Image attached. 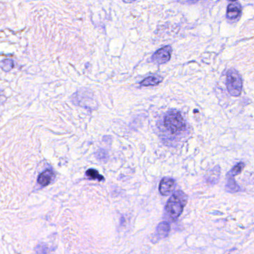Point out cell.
Here are the masks:
<instances>
[{
	"label": "cell",
	"instance_id": "obj_1",
	"mask_svg": "<svg viewBox=\"0 0 254 254\" xmlns=\"http://www.w3.org/2000/svg\"><path fill=\"white\" fill-rule=\"evenodd\" d=\"M187 201L188 196L181 190H178L171 196L166 206V212L171 219L176 221L181 216Z\"/></svg>",
	"mask_w": 254,
	"mask_h": 254
},
{
	"label": "cell",
	"instance_id": "obj_2",
	"mask_svg": "<svg viewBox=\"0 0 254 254\" xmlns=\"http://www.w3.org/2000/svg\"><path fill=\"white\" fill-rule=\"evenodd\" d=\"M164 126L172 133H181L185 129V120L179 111L172 110L165 115Z\"/></svg>",
	"mask_w": 254,
	"mask_h": 254
},
{
	"label": "cell",
	"instance_id": "obj_3",
	"mask_svg": "<svg viewBox=\"0 0 254 254\" xmlns=\"http://www.w3.org/2000/svg\"><path fill=\"white\" fill-rule=\"evenodd\" d=\"M227 90L233 96H239L242 90V79L239 72L235 69H229L226 81Z\"/></svg>",
	"mask_w": 254,
	"mask_h": 254
},
{
	"label": "cell",
	"instance_id": "obj_4",
	"mask_svg": "<svg viewBox=\"0 0 254 254\" xmlns=\"http://www.w3.org/2000/svg\"><path fill=\"white\" fill-rule=\"evenodd\" d=\"M172 49L170 46H166V47H162L160 50L156 51L153 54L151 59L154 63L157 64H163L167 63L171 59L172 56Z\"/></svg>",
	"mask_w": 254,
	"mask_h": 254
},
{
	"label": "cell",
	"instance_id": "obj_5",
	"mask_svg": "<svg viewBox=\"0 0 254 254\" xmlns=\"http://www.w3.org/2000/svg\"><path fill=\"white\" fill-rule=\"evenodd\" d=\"M175 181L173 178H163L159 184V191L163 196H169L175 190Z\"/></svg>",
	"mask_w": 254,
	"mask_h": 254
},
{
	"label": "cell",
	"instance_id": "obj_6",
	"mask_svg": "<svg viewBox=\"0 0 254 254\" xmlns=\"http://www.w3.org/2000/svg\"><path fill=\"white\" fill-rule=\"evenodd\" d=\"M242 5L239 2H230L227 6V18L230 20H236L242 14Z\"/></svg>",
	"mask_w": 254,
	"mask_h": 254
},
{
	"label": "cell",
	"instance_id": "obj_7",
	"mask_svg": "<svg viewBox=\"0 0 254 254\" xmlns=\"http://www.w3.org/2000/svg\"><path fill=\"white\" fill-rule=\"evenodd\" d=\"M170 231V224L166 221H162L157 225V229H156V236L158 239H163L168 237Z\"/></svg>",
	"mask_w": 254,
	"mask_h": 254
},
{
	"label": "cell",
	"instance_id": "obj_8",
	"mask_svg": "<svg viewBox=\"0 0 254 254\" xmlns=\"http://www.w3.org/2000/svg\"><path fill=\"white\" fill-rule=\"evenodd\" d=\"M235 177L232 176L230 174L227 175V183H226L225 189L227 192L236 193L242 191L241 187L238 185L234 179Z\"/></svg>",
	"mask_w": 254,
	"mask_h": 254
},
{
	"label": "cell",
	"instance_id": "obj_9",
	"mask_svg": "<svg viewBox=\"0 0 254 254\" xmlns=\"http://www.w3.org/2000/svg\"><path fill=\"white\" fill-rule=\"evenodd\" d=\"M54 178V172L51 169H47L41 174L38 177V184H41L43 187H47L53 181Z\"/></svg>",
	"mask_w": 254,
	"mask_h": 254
},
{
	"label": "cell",
	"instance_id": "obj_10",
	"mask_svg": "<svg viewBox=\"0 0 254 254\" xmlns=\"http://www.w3.org/2000/svg\"><path fill=\"white\" fill-rule=\"evenodd\" d=\"M163 81V78L160 75H154L147 77L140 82V85L142 87H151L160 84Z\"/></svg>",
	"mask_w": 254,
	"mask_h": 254
},
{
	"label": "cell",
	"instance_id": "obj_11",
	"mask_svg": "<svg viewBox=\"0 0 254 254\" xmlns=\"http://www.w3.org/2000/svg\"><path fill=\"white\" fill-rule=\"evenodd\" d=\"M220 177V168L219 166H216L212 169L209 175L206 177V181L211 184H215L218 182Z\"/></svg>",
	"mask_w": 254,
	"mask_h": 254
},
{
	"label": "cell",
	"instance_id": "obj_12",
	"mask_svg": "<svg viewBox=\"0 0 254 254\" xmlns=\"http://www.w3.org/2000/svg\"><path fill=\"white\" fill-rule=\"evenodd\" d=\"M86 175L92 180H97L99 181H105V178L99 174L97 170L94 169H90L86 172Z\"/></svg>",
	"mask_w": 254,
	"mask_h": 254
},
{
	"label": "cell",
	"instance_id": "obj_13",
	"mask_svg": "<svg viewBox=\"0 0 254 254\" xmlns=\"http://www.w3.org/2000/svg\"><path fill=\"white\" fill-rule=\"evenodd\" d=\"M244 168H245V163H244L243 162H240V163L236 164V166H233L231 170L228 172V174H230L232 176L236 177V175H240V174L242 173Z\"/></svg>",
	"mask_w": 254,
	"mask_h": 254
},
{
	"label": "cell",
	"instance_id": "obj_14",
	"mask_svg": "<svg viewBox=\"0 0 254 254\" xmlns=\"http://www.w3.org/2000/svg\"><path fill=\"white\" fill-rule=\"evenodd\" d=\"M2 69L5 71H9L14 67V62L12 60H9V59H6V60L3 61L2 63Z\"/></svg>",
	"mask_w": 254,
	"mask_h": 254
}]
</instances>
